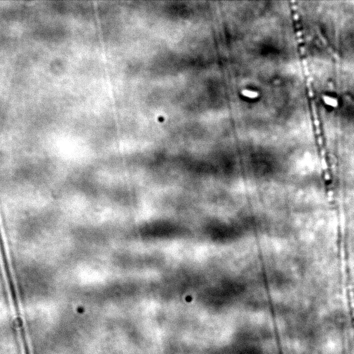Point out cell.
Instances as JSON below:
<instances>
[{
	"mask_svg": "<svg viewBox=\"0 0 354 354\" xmlns=\"http://www.w3.org/2000/svg\"><path fill=\"white\" fill-rule=\"evenodd\" d=\"M242 94L245 96L252 98H256L259 96V94L257 92L248 90H243L242 92Z\"/></svg>",
	"mask_w": 354,
	"mask_h": 354,
	"instance_id": "1",
	"label": "cell"
}]
</instances>
